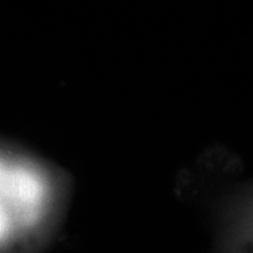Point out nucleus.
Here are the masks:
<instances>
[{
    "label": "nucleus",
    "mask_w": 253,
    "mask_h": 253,
    "mask_svg": "<svg viewBox=\"0 0 253 253\" xmlns=\"http://www.w3.org/2000/svg\"><path fill=\"white\" fill-rule=\"evenodd\" d=\"M46 190L45 177L33 166L0 159V242L40 219Z\"/></svg>",
    "instance_id": "obj_1"
}]
</instances>
